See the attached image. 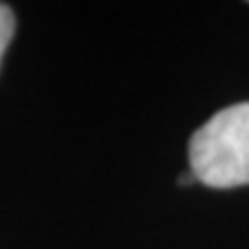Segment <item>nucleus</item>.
I'll list each match as a JSON object with an SVG mask.
<instances>
[{
  "label": "nucleus",
  "mask_w": 249,
  "mask_h": 249,
  "mask_svg": "<svg viewBox=\"0 0 249 249\" xmlns=\"http://www.w3.org/2000/svg\"><path fill=\"white\" fill-rule=\"evenodd\" d=\"M14 26H17V21H14L12 7L0 2V60H2V53L7 51L12 37H14Z\"/></svg>",
  "instance_id": "f03ea898"
},
{
  "label": "nucleus",
  "mask_w": 249,
  "mask_h": 249,
  "mask_svg": "<svg viewBox=\"0 0 249 249\" xmlns=\"http://www.w3.org/2000/svg\"><path fill=\"white\" fill-rule=\"evenodd\" d=\"M189 169L214 189L249 185V102L217 111L192 134Z\"/></svg>",
  "instance_id": "f257e3e1"
}]
</instances>
